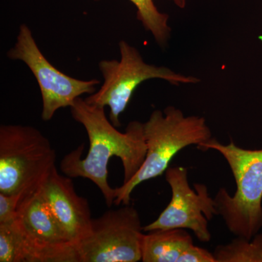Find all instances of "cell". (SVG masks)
<instances>
[{"label":"cell","mask_w":262,"mask_h":262,"mask_svg":"<svg viewBox=\"0 0 262 262\" xmlns=\"http://www.w3.org/2000/svg\"><path fill=\"white\" fill-rule=\"evenodd\" d=\"M213 255L216 262H262V234L251 239L237 237L216 246Z\"/></svg>","instance_id":"obj_12"},{"label":"cell","mask_w":262,"mask_h":262,"mask_svg":"<svg viewBox=\"0 0 262 262\" xmlns=\"http://www.w3.org/2000/svg\"><path fill=\"white\" fill-rule=\"evenodd\" d=\"M165 173L171 189V199L158 219L144 227V232L189 229L201 242H210L211 234L208 222L218 213L214 198L210 196L208 187L203 184H194L192 189L186 167L169 166Z\"/></svg>","instance_id":"obj_8"},{"label":"cell","mask_w":262,"mask_h":262,"mask_svg":"<svg viewBox=\"0 0 262 262\" xmlns=\"http://www.w3.org/2000/svg\"><path fill=\"white\" fill-rule=\"evenodd\" d=\"M121 58L102 60L98 67L104 82L97 92L84 98L94 106L110 108V120L115 127L121 126L120 117L126 110L134 91L150 79H161L170 84L198 83L199 79L176 73L170 69L145 63L136 48L125 41L119 42Z\"/></svg>","instance_id":"obj_5"},{"label":"cell","mask_w":262,"mask_h":262,"mask_svg":"<svg viewBox=\"0 0 262 262\" xmlns=\"http://www.w3.org/2000/svg\"><path fill=\"white\" fill-rule=\"evenodd\" d=\"M72 117L87 132L89 149L82 159L84 146L80 145L66 155L60 163L61 171L70 178L88 179L97 186L108 207L115 203V189L108 182V165L113 157L122 161L124 169L122 184L130 180L140 170L146 155L144 123L133 121L125 133L117 130L108 120L105 108L94 106L79 97L71 106Z\"/></svg>","instance_id":"obj_1"},{"label":"cell","mask_w":262,"mask_h":262,"mask_svg":"<svg viewBox=\"0 0 262 262\" xmlns=\"http://www.w3.org/2000/svg\"><path fill=\"white\" fill-rule=\"evenodd\" d=\"M15 224L27 262H80L78 248L58 225L39 189L20 203Z\"/></svg>","instance_id":"obj_9"},{"label":"cell","mask_w":262,"mask_h":262,"mask_svg":"<svg viewBox=\"0 0 262 262\" xmlns=\"http://www.w3.org/2000/svg\"><path fill=\"white\" fill-rule=\"evenodd\" d=\"M56 151L38 129L0 126V192L32 195L56 166Z\"/></svg>","instance_id":"obj_4"},{"label":"cell","mask_w":262,"mask_h":262,"mask_svg":"<svg viewBox=\"0 0 262 262\" xmlns=\"http://www.w3.org/2000/svg\"><path fill=\"white\" fill-rule=\"evenodd\" d=\"M0 262H27L23 239L15 221L0 224Z\"/></svg>","instance_id":"obj_13"},{"label":"cell","mask_w":262,"mask_h":262,"mask_svg":"<svg viewBox=\"0 0 262 262\" xmlns=\"http://www.w3.org/2000/svg\"><path fill=\"white\" fill-rule=\"evenodd\" d=\"M143 235L141 261L178 262L183 253L194 244L185 229H158Z\"/></svg>","instance_id":"obj_11"},{"label":"cell","mask_w":262,"mask_h":262,"mask_svg":"<svg viewBox=\"0 0 262 262\" xmlns=\"http://www.w3.org/2000/svg\"><path fill=\"white\" fill-rule=\"evenodd\" d=\"M143 228L130 204L105 212L93 220L91 233L78 245L80 262L141 261Z\"/></svg>","instance_id":"obj_6"},{"label":"cell","mask_w":262,"mask_h":262,"mask_svg":"<svg viewBox=\"0 0 262 262\" xmlns=\"http://www.w3.org/2000/svg\"><path fill=\"white\" fill-rule=\"evenodd\" d=\"M198 148L215 150L228 163L237 188L232 196L225 188L219 189L214 198L217 213L229 232L252 239L262 229V149H244L232 141L223 144L214 139Z\"/></svg>","instance_id":"obj_2"},{"label":"cell","mask_w":262,"mask_h":262,"mask_svg":"<svg viewBox=\"0 0 262 262\" xmlns=\"http://www.w3.org/2000/svg\"><path fill=\"white\" fill-rule=\"evenodd\" d=\"M7 56L23 61L35 77L42 94L44 121L51 120L59 108L71 107L82 95L94 94L95 86L100 83L98 80H78L57 70L42 54L26 24L20 26L16 43Z\"/></svg>","instance_id":"obj_7"},{"label":"cell","mask_w":262,"mask_h":262,"mask_svg":"<svg viewBox=\"0 0 262 262\" xmlns=\"http://www.w3.org/2000/svg\"><path fill=\"white\" fill-rule=\"evenodd\" d=\"M23 200L20 194L0 192V224L13 223L16 220L19 206Z\"/></svg>","instance_id":"obj_14"},{"label":"cell","mask_w":262,"mask_h":262,"mask_svg":"<svg viewBox=\"0 0 262 262\" xmlns=\"http://www.w3.org/2000/svg\"><path fill=\"white\" fill-rule=\"evenodd\" d=\"M178 262H216L213 253L204 248L198 247L194 244L183 253Z\"/></svg>","instance_id":"obj_15"},{"label":"cell","mask_w":262,"mask_h":262,"mask_svg":"<svg viewBox=\"0 0 262 262\" xmlns=\"http://www.w3.org/2000/svg\"><path fill=\"white\" fill-rule=\"evenodd\" d=\"M177 6L181 8H184L186 5V0H172Z\"/></svg>","instance_id":"obj_16"},{"label":"cell","mask_w":262,"mask_h":262,"mask_svg":"<svg viewBox=\"0 0 262 262\" xmlns=\"http://www.w3.org/2000/svg\"><path fill=\"white\" fill-rule=\"evenodd\" d=\"M39 189L58 225L78 248L92 228L89 202L77 194L72 178L61 175L56 166Z\"/></svg>","instance_id":"obj_10"},{"label":"cell","mask_w":262,"mask_h":262,"mask_svg":"<svg viewBox=\"0 0 262 262\" xmlns=\"http://www.w3.org/2000/svg\"><path fill=\"white\" fill-rule=\"evenodd\" d=\"M146 155L140 170L129 182L115 188L114 205L130 204L131 194L141 183L165 173L181 150L200 145L212 139L211 129L204 117L185 116L182 110L168 106L155 110L144 123Z\"/></svg>","instance_id":"obj_3"}]
</instances>
